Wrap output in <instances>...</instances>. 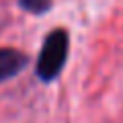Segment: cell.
<instances>
[{
  "label": "cell",
  "mask_w": 123,
  "mask_h": 123,
  "mask_svg": "<svg viewBox=\"0 0 123 123\" xmlns=\"http://www.w3.org/2000/svg\"><path fill=\"white\" fill-rule=\"evenodd\" d=\"M66 57H68V33L57 29L43 43V49L37 60V76L45 82L53 80L62 72Z\"/></svg>",
  "instance_id": "cell-1"
},
{
  "label": "cell",
  "mask_w": 123,
  "mask_h": 123,
  "mask_svg": "<svg viewBox=\"0 0 123 123\" xmlns=\"http://www.w3.org/2000/svg\"><path fill=\"white\" fill-rule=\"evenodd\" d=\"M27 57L17 49H0V82L12 78L17 72L23 70Z\"/></svg>",
  "instance_id": "cell-2"
},
{
  "label": "cell",
  "mask_w": 123,
  "mask_h": 123,
  "mask_svg": "<svg viewBox=\"0 0 123 123\" xmlns=\"http://www.w3.org/2000/svg\"><path fill=\"white\" fill-rule=\"evenodd\" d=\"M18 4H21L25 10H29V12L43 14L45 10L51 6V0H18Z\"/></svg>",
  "instance_id": "cell-3"
}]
</instances>
